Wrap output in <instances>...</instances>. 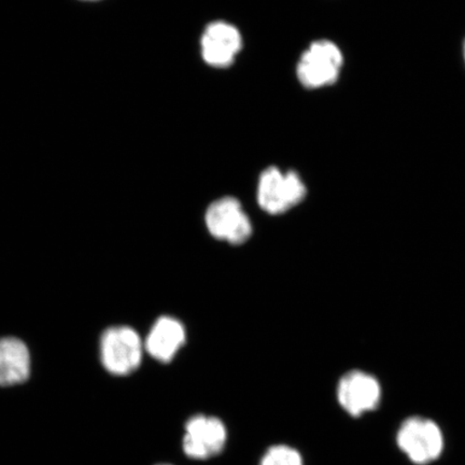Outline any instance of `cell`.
<instances>
[{"label":"cell","instance_id":"cell-6","mask_svg":"<svg viewBox=\"0 0 465 465\" xmlns=\"http://www.w3.org/2000/svg\"><path fill=\"white\" fill-rule=\"evenodd\" d=\"M228 441V430L219 418L195 415L185 423L183 450L185 456L195 460H207L223 451Z\"/></svg>","mask_w":465,"mask_h":465},{"label":"cell","instance_id":"cell-7","mask_svg":"<svg viewBox=\"0 0 465 465\" xmlns=\"http://www.w3.org/2000/svg\"><path fill=\"white\" fill-rule=\"evenodd\" d=\"M381 395L380 381L363 371H348L337 383V401L341 409L353 418L376 411L381 405Z\"/></svg>","mask_w":465,"mask_h":465},{"label":"cell","instance_id":"cell-12","mask_svg":"<svg viewBox=\"0 0 465 465\" xmlns=\"http://www.w3.org/2000/svg\"><path fill=\"white\" fill-rule=\"evenodd\" d=\"M84 2H97V0H84Z\"/></svg>","mask_w":465,"mask_h":465},{"label":"cell","instance_id":"cell-10","mask_svg":"<svg viewBox=\"0 0 465 465\" xmlns=\"http://www.w3.org/2000/svg\"><path fill=\"white\" fill-rule=\"evenodd\" d=\"M31 373L28 348L15 337L0 339V386L20 385Z\"/></svg>","mask_w":465,"mask_h":465},{"label":"cell","instance_id":"cell-13","mask_svg":"<svg viewBox=\"0 0 465 465\" xmlns=\"http://www.w3.org/2000/svg\"><path fill=\"white\" fill-rule=\"evenodd\" d=\"M463 54H464V61H465V43H464V50H463Z\"/></svg>","mask_w":465,"mask_h":465},{"label":"cell","instance_id":"cell-14","mask_svg":"<svg viewBox=\"0 0 465 465\" xmlns=\"http://www.w3.org/2000/svg\"><path fill=\"white\" fill-rule=\"evenodd\" d=\"M160 465H171V464H160Z\"/></svg>","mask_w":465,"mask_h":465},{"label":"cell","instance_id":"cell-11","mask_svg":"<svg viewBox=\"0 0 465 465\" xmlns=\"http://www.w3.org/2000/svg\"><path fill=\"white\" fill-rule=\"evenodd\" d=\"M259 465H304V460L299 450L281 444L270 447L262 456Z\"/></svg>","mask_w":465,"mask_h":465},{"label":"cell","instance_id":"cell-2","mask_svg":"<svg viewBox=\"0 0 465 465\" xmlns=\"http://www.w3.org/2000/svg\"><path fill=\"white\" fill-rule=\"evenodd\" d=\"M397 445L411 463L428 465L439 460L445 450V436L430 418L411 416L400 424Z\"/></svg>","mask_w":465,"mask_h":465},{"label":"cell","instance_id":"cell-1","mask_svg":"<svg viewBox=\"0 0 465 465\" xmlns=\"http://www.w3.org/2000/svg\"><path fill=\"white\" fill-rule=\"evenodd\" d=\"M306 195L303 179L294 171L271 166L260 174L257 201L262 211L271 216H281L299 206Z\"/></svg>","mask_w":465,"mask_h":465},{"label":"cell","instance_id":"cell-5","mask_svg":"<svg viewBox=\"0 0 465 465\" xmlns=\"http://www.w3.org/2000/svg\"><path fill=\"white\" fill-rule=\"evenodd\" d=\"M144 351L141 335L130 327L110 328L102 336V363L110 374L134 373L141 366Z\"/></svg>","mask_w":465,"mask_h":465},{"label":"cell","instance_id":"cell-3","mask_svg":"<svg viewBox=\"0 0 465 465\" xmlns=\"http://www.w3.org/2000/svg\"><path fill=\"white\" fill-rule=\"evenodd\" d=\"M342 64L344 56L337 45L329 40H318L301 55L296 66V77L306 89H322L336 83Z\"/></svg>","mask_w":465,"mask_h":465},{"label":"cell","instance_id":"cell-4","mask_svg":"<svg viewBox=\"0 0 465 465\" xmlns=\"http://www.w3.org/2000/svg\"><path fill=\"white\" fill-rule=\"evenodd\" d=\"M205 225L213 238L232 246L242 245L253 232L252 220L242 203L232 196L220 197L207 207Z\"/></svg>","mask_w":465,"mask_h":465},{"label":"cell","instance_id":"cell-8","mask_svg":"<svg viewBox=\"0 0 465 465\" xmlns=\"http://www.w3.org/2000/svg\"><path fill=\"white\" fill-rule=\"evenodd\" d=\"M242 49V36L236 26L225 21H214L203 29L201 54L203 62L213 68H228Z\"/></svg>","mask_w":465,"mask_h":465},{"label":"cell","instance_id":"cell-9","mask_svg":"<svg viewBox=\"0 0 465 465\" xmlns=\"http://www.w3.org/2000/svg\"><path fill=\"white\" fill-rule=\"evenodd\" d=\"M187 342V330L179 319L162 316L143 341L144 351L161 363H170Z\"/></svg>","mask_w":465,"mask_h":465}]
</instances>
